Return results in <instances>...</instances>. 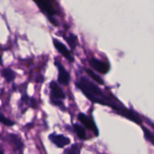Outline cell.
<instances>
[{
    "label": "cell",
    "instance_id": "cell-1",
    "mask_svg": "<svg viewBox=\"0 0 154 154\" xmlns=\"http://www.w3.org/2000/svg\"><path fill=\"white\" fill-rule=\"evenodd\" d=\"M75 85L91 102L109 107L120 116L135 122L137 124L141 123V119L133 111L126 108L112 94L102 90L96 84L85 77H81L75 82Z\"/></svg>",
    "mask_w": 154,
    "mask_h": 154
},
{
    "label": "cell",
    "instance_id": "cell-2",
    "mask_svg": "<svg viewBox=\"0 0 154 154\" xmlns=\"http://www.w3.org/2000/svg\"><path fill=\"white\" fill-rule=\"evenodd\" d=\"M33 1L36 3L40 10L48 16V19L50 20L51 23L57 26V23H56L57 21L54 18V17L57 14V12L55 8L54 7V5H53L51 0H33Z\"/></svg>",
    "mask_w": 154,
    "mask_h": 154
},
{
    "label": "cell",
    "instance_id": "cell-3",
    "mask_svg": "<svg viewBox=\"0 0 154 154\" xmlns=\"http://www.w3.org/2000/svg\"><path fill=\"white\" fill-rule=\"evenodd\" d=\"M55 66L58 69L59 76H58V81L60 84L63 85H69L70 82V74L67 72L64 66L62 65L58 60H55Z\"/></svg>",
    "mask_w": 154,
    "mask_h": 154
},
{
    "label": "cell",
    "instance_id": "cell-4",
    "mask_svg": "<svg viewBox=\"0 0 154 154\" xmlns=\"http://www.w3.org/2000/svg\"><path fill=\"white\" fill-rule=\"evenodd\" d=\"M53 43H54V47H55L56 49L65 57L66 58V60H69L70 63H73L75 61V58H74L73 55H72V52L69 51L67 48V47L65 46V45H63L61 42H60L59 40H57V38L53 39Z\"/></svg>",
    "mask_w": 154,
    "mask_h": 154
},
{
    "label": "cell",
    "instance_id": "cell-5",
    "mask_svg": "<svg viewBox=\"0 0 154 154\" xmlns=\"http://www.w3.org/2000/svg\"><path fill=\"white\" fill-rule=\"evenodd\" d=\"M78 120H79V121L81 122L84 126H85L87 129L93 131L95 136L96 137L99 136V130H98V128L97 126H96V123H94V121H93L92 119L89 118L86 114H83V113H80V114H78Z\"/></svg>",
    "mask_w": 154,
    "mask_h": 154
},
{
    "label": "cell",
    "instance_id": "cell-6",
    "mask_svg": "<svg viewBox=\"0 0 154 154\" xmlns=\"http://www.w3.org/2000/svg\"><path fill=\"white\" fill-rule=\"evenodd\" d=\"M90 65L94 70L102 75H105L110 70V66L108 63L99 60L96 58H92L90 60Z\"/></svg>",
    "mask_w": 154,
    "mask_h": 154
},
{
    "label": "cell",
    "instance_id": "cell-7",
    "mask_svg": "<svg viewBox=\"0 0 154 154\" xmlns=\"http://www.w3.org/2000/svg\"><path fill=\"white\" fill-rule=\"evenodd\" d=\"M49 87L50 91H51V99L63 100V99H66V93L56 81H51L50 83Z\"/></svg>",
    "mask_w": 154,
    "mask_h": 154
},
{
    "label": "cell",
    "instance_id": "cell-8",
    "mask_svg": "<svg viewBox=\"0 0 154 154\" xmlns=\"http://www.w3.org/2000/svg\"><path fill=\"white\" fill-rule=\"evenodd\" d=\"M49 139L59 148H63L69 145L71 143V140L64 135H57L53 133L49 135Z\"/></svg>",
    "mask_w": 154,
    "mask_h": 154
},
{
    "label": "cell",
    "instance_id": "cell-9",
    "mask_svg": "<svg viewBox=\"0 0 154 154\" xmlns=\"http://www.w3.org/2000/svg\"><path fill=\"white\" fill-rule=\"evenodd\" d=\"M8 137L9 142L14 147L15 149L20 150V151L23 150V143L18 135H15V134H9Z\"/></svg>",
    "mask_w": 154,
    "mask_h": 154
},
{
    "label": "cell",
    "instance_id": "cell-10",
    "mask_svg": "<svg viewBox=\"0 0 154 154\" xmlns=\"http://www.w3.org/2000/svg\"><path fill=\"white\" fill-rule=\"evenodd\" d=\"M1 74L2 76L5 78L6 82L8 83L12 82L13 81H14L17 77L16 72L12 70L11 69H9V68H5V69H2Z\"/></svg>",
    "mask_w": 154,
    "mask_h": 154
},
{
    "label": "cell",
    "instance_id": "cell-11",
    "mask_svg": "<svg viewBox=\"0 0 154 154\" xmlns=\"http://www.w3.org/2000/svg\"><path fill=\"white\" fill-rule=\"evenodd\" d=\"M84 70H85L86 73L95 81V82L98 83L99 84H101V85H104L105 84V82H104V80L101 78L100 76L97 75L96 73H95V72H93V70L90 69H87V68H84Z\"/></svg>",
    "mask_w": 154,
    "mask_h": 154
},
{
    "label": "cell",
    "instance_id": "cell-12",
    "mask_svg": "<svg viewBox=\"0 0 154 154\" xmlns=\"http://www.w3.org/2000/svg\"><path fill=\"white\" fill-rule=\"evenodd\" d=\"M73 128L78 138L82 140H85L87 138V132L82 126L78 124V123H75L73 125Z\"/></svg>",
    "mask_w": 154,
    "mask_h": 154
},
{
    "label": "cell",
    "instance_id": "cell-13",
    "mask_svg": "<svg viewBox=\"0 0 154 154\" xmlns=\"http://www.w3.org/2000/svg\"><path fill=\"white\" fill-rule=\"evenodd\" d=\"M64 38L66 39V41L67 42V43L69 44V46L71 47V48H72V50H75L78 42V37H77L75 35H74L73 33H70V34L69 35V36H66V37H64Z\"/></svg>",
    "mask_w": 154,
    "mask_h": 154
},
{
    "label": "cell",
    "instance_id": "cell-14",
    "mask_svg": "<svg viewBox=\"0 0 154 154\" xmlns=\"http://www.w3.org/2000/svg\"><path fill=\"white\" fill-rule=\"evenodd\" d=\"M21 101H22L24 104L28 105L29 107H32V108H37V102H36L35 99L30 98L29 96H27L26 93H24V94L22 96Z\"/></svg>",
    "mask_w": 154,
    "mask_h": 154
},
{
    "label": "cell",
    "instance_id": "cell-15",
    "mask_svg": "<svg viewBox=\"0 0 154 154\" xmlns=\"http://www.w3.org/2000/svg\"><path fill=\"white\" fill-rule=\"evenodd\" d=\"M0 123L7 126H13L15 125L14 122L8 119L1 111H0Z\"/></svg>",
    "mask_w": 154,
    "mask_h": 154
},
{
    "label": "cell",
    "instance_id": "cell-16",
    "mask_svg": "<svg viewBox=\"0 0 154 154\" xmlns=\"http://www.w3.org/2000/svg\"><path fill=\"white\" fill-rule=\"evenodd\" d=\"M64 153H81V150H80V148L78 147V146L77 145V144H73V145L71 147H69V148L66 149V150H65Z\"/></svg>",
    "mask_w": 154,
    "mask_h": 154
},
{
    "label": "cell",
    "instance_id": "cell-17",
    "mask_svg": "<svg viewBox=\"0 0 154 154\" xmlns=\"http://www.w3.org/2000/svg\"><path fill=\"white\" fill-rule=\"evenodd\" d=\"M51 103H52L53 105H54L55 106L60 107L62 110L64 111L65 106H64V104H63V102H62V100H60V99H51Z\"/></svg>",
    "mask_w": 154,
    "mask_h": 154
},
{
    "label": "cell",
    "instance_id": "cell-18",
    "mask_svg": "<svg viewBox=\"0 0 154 154\" xmlns=\"http://www.w3.org/2000/svg\"><path fill=\"white\" fill-rule=\"evenodd\" d=\"M0 153H4V150H3L2 147L1 145H0Z\"/></svg>",
    "mask_w": 154,
    "mask_h": 154
},
{
    "label": "cell",
    "instance_id": "cell-19",
    "mask_svg": "<svg viewBox=\"0 0 154 154\" xmlns=\"http://www.w3.org/2000/svg\"><path fill=\"white\" fill-rule=\"evenodd\" d=\"M0 63H2V56L0 55Z\"/></svg>",
    "mask_w": 154,
    "mask_h": 154
}]
</instances>
